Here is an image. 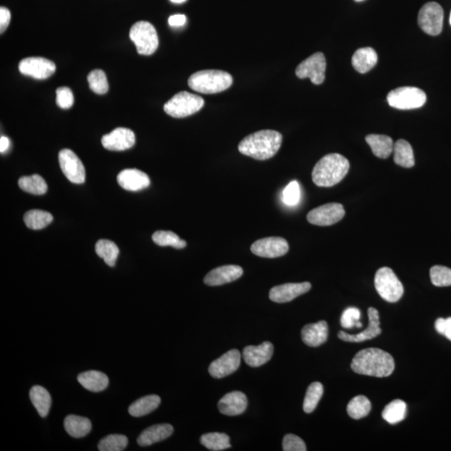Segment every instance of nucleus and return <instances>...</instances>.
Masks as SVG:
<instances>
[{
    "label": "nucleus",
    "instance_id": "nucleus-1",
    "mask_svg": "<svg viewBox=\"0 0 451 451\" xmlns=\"http://www.w3.org/2000/svg\"><path fill=\"white\" fill-rule=\"evenodd\" d=\"M395 367V361L391 355L377 348L359 351L351 363V369L354 372L378 378L391 376Z\"/></svg>",
    "mask_w": 451,
    "mask_h": 451
},
{
    "label": "nucleus",
    "instance_id": "nucleus-2",
    "mask_svg": "<svg viewBox=\"0 0 451 451\" xmlns=\"http://www.w3.org/2000/svg\"><path fill=\"white\" fill-rule=\"evenodd\" d=\"M282 136L273 130H263L251 134L239 145L242 154L258 160L272 158L281 147Z\"/></svg>",
    "mask_w": 451,
    "mask_h": 451
},
{
    "label": "nucleus",
    "instance_id": "nucleus-3",
    "mask_svg": "<svg viewBox=\"0 0 451 451\" xmlns=\"http://www.w3.org/2000/svg\"><path fill=\"white\" fill-rule=\"evenodd\" d=\"M350 162L338 153H331L317 162L312 173L313 182L320 187H331L338 184L349 173Z\"/></svg>",
    "mask_w": 451,
    "mask_h": 451
},
{
    "label": "nucleus",
    "instance_id": "nucleus-4",
    "mask_svg": "<svg viewBox=\"0 0 451 451\" xmlns=\"http://www.w3.org/2000/svg\"><path fill=\"white\" fill-rule=\"evenodd\" d=\"M232 76L223 71L206 70L190 76L191 89L202 94L223 93L232 85Z\"/></svg>",
    "mask_w": 451,
    "mask_h": 451
},
{
    "label": "nucleus",
    "instance_id": "nucleus-5",
    "mask_svg": "<svg viewBox=\"0 0 451 451\" xmlns=\"http://www.w3.org/2000/svg\"><path fill=\"white\" fill-rule=\"evenodd\" d=\"M205 102L199 95L182 91L164 105V110L174 118H184L199 112Z\"/></svg>",
    "mask_w": 451,
    "mask_h": 451
},
{
    "label": "nucleus",
    "instance_id": "nucleus-6",
    "mask_svg": "<svg viewBox=\"0 0 451 451\" xmlns=\"http://www.w3.org/2000/svg\"><path fill=\"white\" fill-rule=\"evenodd\" d=\"M130 38L141 56H151L158 48L159 40L155 27L151 23L139 21L130 30Z\"/></svg>",
    "mask_w": 451,
    "mask_h": 451
},
{
    "label": "nucleus",
    "instance_id": "nucleus-7",
    "mask_svg": "<svg viewBox=\"0 0 451 451\" xmlns=\"http://www.w3.org/2000/svg\"><path fill=\"white\" fill-rule=\"evenodd\" d=\"M374 286L382 299L389 303H396L404 294V287L395 273L389 267H384L377 271Z\"/></svg>",
    "mask_w": 451,
    "mask_h": 451
},
{
    "label": "nucleus",
    "instance_id": "nucleus-8",
    "mask_svg": "<svg viewBox=\"0 0 451 451\" xmlns=\"http://www.w3.org/2000/svg\"><path fill=\"white\" fill-rule=\"evenodd\" d=\"M426 94L419 88L404 86L393 90L387 95L389 105L399 110L417 109L426 104Z\"/></svg>",
    "mask_w": 451,
    "mask_h": 451
},
{
    "label": "nucleus",
    "instance_id": "nucleus-9",
    "mask_svg": "<svg viewBox=\"0 0 451 451\" xmlns=\"http://www.w3.org/2000/svg\"><path fill=\"white\" fill-rule=\"evenodd\" d=\"M444 11L439 3L430 2L420 9L418 24L424 32L432 36H439L442 32Z\"/></svg>",
    "mask_w": 451,
    "mask_h": 451
},
{
    "label": "nucleus",
    "instance_id": "nucleus-10",
    "mask_svg": "<svg viewBox=\"0 0 451 451\" xmlns=\"http://www.w3.org/2000/svg\"><path fill=\"white\" fill-rule=\"evenodd\" d=\"M326 59L323 53L317 52L309 56L296 68L300 79H310L315 85H321L326 80Z\"/></svg>",
    "mask_w": 451,
    "mask_h": 451
},
{
    "label": "nucleus",
    "instance_id": "nucleus-11",
    "mask_svg": "<svg viewBox=\"0 0 451 451\" xmlns=\"http://www.w3.org/2000/svg\"><path fill=\"white\" fill-rule=\"evenodd\" d=\"M59 162L62 173L69 181L75 184L85 182V167L75 152L69 149L61 150L59 153Z\"/></svg>",
    "mask_w": 451,
    "mask_h": 451
},
{
    "label": "nucleus",
    "instance_id": "nucleus-12",
    "mask_svg": "<svg viewBox=\"0 0 451 451\" xmlns=\"http://www.w3.org/2000/svg\"><path fill=\"white\" fill-rule=\"evenodd\" d=\"M345 215V208L339 204H328L313 209L307 216L308 223L326 227L339 223Z\"/></svg>",
    "mask_w": 451,
    "mask_h": 451
},
{
    "label": "nucleus",
    "instance_id": "nucleus-13",
    "mask_svg": "<svg viewBox=\"0 0 451 451\" xmlns=\"http://www.w3.org/2000/svg\"><path fill=\"white\" fill-rule=\"evenodd\" d=\"M21 74L37 80H45L55 74L56 66L51 60L42 57H29L19 64Z\"/></svg>",
    "mask_w": 451,
    "mask_h": 451
},
{
    "label": "nucleus",
    "instance_id": "nucleus-14",
    "mask_svg": "<svg viewBox=\"0 0 451 451\" xmlns=\"http://www.w3.org/2000/svg\"><path fill=\"white\" fill-rule=\"evenodd\" d=\"M289 249L288 242L278 236L259 239L251 246L252 254L266 258L282 257L289 252Z\"/></svg>",
    "mask_w": 451,
    "mask_h": 451
},
{
    "label": "nucleus",
    "instance_id": "nucleus-15",
    "mask_svg": "<svg viewBox=\"0 0 451 451\" xmlns=\"http://www.w3.org/2000/svg\"><path fill=\"white\" fill-rule=\"evenodd\" d=\"M241 364V354L238 350H232L214 361L209 366L211 376L221 378L236 371Z\"/></svg>",
    "mask_w": 451,
    "mask_h": 451
},
{
    "label": "nucleus",
    "instance_id": "nucleus-16",
    "mask_svg": "<svg viewBox=\"0 0 451 451\" xmlns=\"http://www.w3.org/2000/svg\"><path fill=\"white\" fill-rule=\"evenodd\" d=\"M136 143L135 134L132 130L119 127L102 137L101 143L107 150L121 151L132 148Z\"/></svg>",
    "mask_w": 451,
    "mask_h": 451
},
{
    "label": "nucleus",
    "instance_id": "nucleus-17",
    "mask_svg": "<svg viewBox=\"0 0 451 451\" xmlns=\"http://www.w3.org/2000/svg\"><path fill=\"white\" fill-rule=\"evenodd\" d=\"M310 282L301 284H285L275 286L269 292V299L275 303L284 304L295 300L311 289Z\"/></svg>",
    "mask_w": 451,
    "mask_h": 451
},
{
    "label": "nucleus",
    "instance_id": "nucleus-18",
    "mask_svg": "<svg viewBox=\"0 0 451 451\" xmlns=\"http://www.w3.org/2000/svg\"><path fill=\"white\" fill-rule=\"evenodd\" d=\"M369 326L365 330L358 334H349L343 331H340L338 334L339 339L343 341L350 343H361L367 341V340L373 339L378 337L381 334L380 315L376 308H369Z\"/></svg>",
    "mask_w": 451,
    "mask_h": 451
},
{
    "label": "nucleus",
    "instance_id": "nucleus-19",
    "mask_svg": "<svg viewBox=\"0 0 451 451\" xmlns=\"http://www.w3.org/2000/svg\"><path fill=\"white\" fill-rule=\"evenodd\" d=\"M243 274V270L240 266H221L206 274L204 278V284L212 287L221 286L238 280Z\"/></svg>",
    "mask_w": 451,
    "mask_h": 451
},
{
    "label": "nucleus",
    "instance_id": "nucleus-20",
    "mask_svg": "<svg viewBox=\"0 0 451 451\" xmlns=\"http://www.w3.org/2000/svg\"><path fill=\"white\" fill-rule=\"evenodd\" d=\"M117 182L126 191L138 192L147 188L151 184L148 175L137 169H125L117 175Z\"/></svg>",
    "mask_w": 451,
    "mask_h": 451
},
{
    "label": "nucleus",
    "instance_id": "nucleus-21",
    "mask_svg": "<svg viewBox=\"0 0 451 451\" xmlns=\"http://www.w3.org/2000/svg\"><path fill=\"white\" fill-rule=\"evenodd\" d=\"M273 345L265 341L258 346H247L243 350V358L247 365L257 368L265 365L272 358Z\"/></svg>",
    "mask_w": 451,
    "mask_h": 451
},
{
    "label": "nucleus",
    "instance_id": "nucleus-22",
    "mask_svg": "<svg viewBox=\"0 0 451 451\" xmlns=\"http://www.w3.org/2000/svg\"><path fill=\"white\" fill-rule=\"evenodd\" d=\"M247 407V396L243 392L233 391L225 395L219 402L221 414L235 416L242 415Z\"/></svg>",
    "mask_w": 451,
    "mask_h": 451
},
{
    "label": "nucleus",
    "instance_id": "nucleus-23",
    "mask_svg": "<svg viewBox=\"0 0 451 451\" xmlns=\"http://www.w3.org/2000/svg\"><path fill=\"white\" fill-rule=\"evenodd\" d=\"M328 328L326 321L307 324L301 332L302 339L309 347H319L328 339Z\"/></svg>",
    "mask_w": 451,
    "mask_h": 451
},
{
    "label": "nucleus",
    "instance_id": "nucleus-24",
    "mask_svg": "<svg viewBox=\"0 0 451 451\" xmlns=\"http://www.w3.org/2000/svg\"><path fill=\"white\" fill-rule=\"evenodd\" d=\"M173 427L170 424H160L148 427L147 429L141 432L137 443L140 446H149L155 443L164 441L169 438L173 434Z\"/></svg>",
    "mask_w": 451,
    "mask_h": 451
},
{
    "label": "nucleus",
    "instance_id": "nucleus-25",
    "mask_svg": "<svg viewBox=\"0 0 451 451\" xmlns=\"http://www.w3.org/2000/svg\"><path fill=\"white\" fill-rule=\"evenodd\" d=\"M378 56L376 51L370 47L358 49L352 57V64L359 73L365 74L376 66Z\"/></svg>",
    "mask_w": 451,
    "mask_h": 451
},
{
    "label": "nucleus",
    "instance_id": "nucleus-26",
    "mask_svg": "<svg viewBox=\"0 0 451 451\" xmlns=\"http://www.w3.org/2000/svg\"><path fill=\"white\" fill-rule=\"evenodd\" d=\"M78 381L84 388L95 393L104 391L109 385V378L106 374L97 370L80 374Z\"/></svg>",
    "mask_w": 451,
    "mask_h": 451
},
{
    "label": "nucleus",
    "instance_id": "nucleus-27",
    "mask_svg": "<svg viewBox=\"0 0 451 451\" xmlns=\"http://www.w3.org/2000/svg\"><path fill=\"white\" fill-rule=\"evenodd\" d=\"M64 426L67 433L74 438L86 437L93 427L89 419L75 415H68L64 419Z\"/></svg>",
    "mask_w": 451,
    "mask_h": 451
},
{
    "label": "nucleus",
    "instance_id": "nucleus-28",
    "mask_svg": "<svg viewBox=\"0 0 451 451\" xmlns=\"http://www.w3.org/2000/svg\"><path fill=\"white\" fill-rule=\"evenodd\" d=\"M365 141L371 148L374 155L378 158H388L393 151V140L388 136L372 134L367 136Z\"/></svg>",
    "mask_w": 451,
    "mask_h": 451
},
{
    "label": "nucleus",
    "instance_id": "nucleus-29",
    "mask_svg": "<svg viewBox=\"0 0 451 451\" xmlns=\"http://www.w3.org/2000/svg\"><path fill=\"white\" fill-rule=\"evenodd\" d=\"M29 398L41 417H47L51 406V396L47 389L40 385L33 386L29 391Z\"/></svg>",
    "mask_w": 451,
    "mask_h": 451
},
{
    "label": "nucleus",
    "instance_id": "nucleus-30",
    "mask_svg": "<svg viewBox=\"0 0 451 451\" xmlns=\"http://www.w3.org/2000/svg\"><path fill=\"white\" fill-rule=\"evenodd\" d=\"M160 404V398L158 395H150L137 400L130 405L129 414L134 417H141V416L150 414L156 410Z\"/></svg>",
    "mask_w": 451,
    "mask_h": 451
},
{
    "label": "nucleus",
    "instance_id": "nucleus-31",
    "mask_svg": "<svg viewBox=\"0 0 451 451\" xmlns=\"http://www.w3.org/2000/svg\"><path fill=\"white\" fill-rule=\"evenodd\" d=\"M393 160L400 167L411 168L415 166V156L412 147L408 141L400 139L393 144Z\"/></svg>",
    "mask_w": 451,
    "mask_h": 451
},
{
    "label": "nucleus",
    "instance_id": "nucleus-32",
    "mask_svg": "<svg viewBox=\"0 0 451 451\" xmlns=\"http://www.w3.org/2000/svg\"><path fill=\"white\" fill-rule=\"evenodd\" d=\"M407 405L404 401L395 400L386 405L382 417L391 425H395L406 417Z\"/></svg>",
    "mask_w": 451,
    "mask_h": 451
},
{
    "label": "nucleus",
    "instance_id": "nucleus-33",
    "mask_svg": "<svg viewBox=\"0 0 451 451\" xmlns=\"http://www.w3.org/2000/svg\"><path fill=\"white\" fill-rule=\"evenodd\" d=\"M95 252L99 257L104 259L106 265L110 267L116 265L118 256H119V248L112 241L101 239L95 245Z\"/></svg>",
    "mask_w": 451,
    "mask_h": 451
},
{
    "label": "nucleus",
    "instance_id": "nucleus-34",
    "mask_svg": "<svg viewBox=\"0 0 451 451\" xmlns=\"http://www.w3.org/2000/svg\"><path fill=\"white\" fill-rule=\"evenodd\" d=\"M200 441L206 449L212 451L223 450L231 447L230 438L228 435L219 432L202 435Z\"/></svg>",
    "mask_w": 451,
    "mask_h": 451
},
{
    "label": "nucleus",
    "instance_id": "nucleus-35",
    "mask_svg": "<svg viewBox=\"0 0 451 451\" xmlns=\"http://www.w3.org/2000/svg\"><path fill=\"white\" fill-rule=\"evenodd\" d=\"M24 221L29 228L40 230L52 223L53 216L51 213L41 210H32L25 214Z\"/></svg>",
    "mask_w": 451,
    "mask_h": 451
},
{
    "label": "nucleus",
    "instance_id": "nucleus-36",
    "mask_svg": "<svg viewBox=\"0 0 451 451\" xmlns=\"http://www.w3.org/2000/svg\"><path fill=\"white\" fill-rule=\"evenodd\" d=\"M371 411V403L367 397L358 395L350 400L347 406L348 414L352 419H361L366 417Z\"/></svg>",
    "mask_w": 451,
    "mask_h": 451
},
{
    "label": "nucleus",
    "instance_id": "nucleus-37",
    "mask_svg": "<svg viewBox=\"0 0 451 451\" xmlns=\"http://www.w3.org/2000/svg\"><path fill=\"white\" fill-rule=\"evenodd\" d=\"M19 186L25 192L34 195H43L48 189L45 179L36 174L21 178L19 180Z\"/></svg>",
    "mask_w": 451,
    "mask_h": 451
},
{
    "label": "nucleus",
    "instance_id": "nucleus-38",
    "mask_svg": "<svg viewBox=\"0 0 451 451\" xmlns=\"http://www.w3.org/2000/svg\"><path fill=\"white\" fill-rule=\"evenodd\" d=\"M324 395V386L319 382H313L308 386L304 401V411L310 414L315 410Z\"/></svg>",
    "mask_w": 451,
    "mask_h": 451
},
{
    "label": "nucleus",
    "instance_id": "nucleus-39",
    "mask_svg": "<svg viewBox=\"0 0 451 451\" xmlns=\"http://www.w3.org/2000/svg\"><path fill=\"white\" fill-rule=\"evenodd\" d=\"M152 240L156 245L160 247H173L177 249H182L186 246L184 240L179 238L173 232L171 231H158L152 235Z\"/></svg>",
    "mask_w": 451,
    "mask_h": 451
},
{
    "label": "nucleus",
    "instance_id": "nucleus-40",
    "mask_svg": "<svg viewBox=\"0 0 451 451\" xmlns=\"http://www.w3.org/2000/svg\"><path fill=\"white\" fill-rule=\"evenodd\" d=\"M128 445V439L123 435H109L99 442L98 449L101 451H121Z\"/></svg>",
    "mask_w": 451,
    "mask_h": 451
},
{
    "label": "nucleus",
    "instance_id": "nucleus-41",
    "mask_svg": "<svg viewBox=\"0 0 451 451\" xmlns=\"http://www.w3.org/2000/svg\"><path fill=\"white\" fill-rule=\"evenodd\" d=\"M88 82L90 90L98 95H104L109 90L108 80L106 75L101 70H94L88 75Z\"/></svg>",
    "mask_w": 451,
    "mask_h": 451
},
{
    "label": "nucleus",
    "instance_id": "nucleus-42",
    "mask_svg": "<svg viewBox=\"0 0 451 451\" xmlns=\"http://www.w3.org/2000/svg\"><path fill=\"white\" fill-rule=\"evenodd\" d=\"M430 279L437 287L451 286V269L444 266H434L430 269Z\"/></svg>",
    "mask_w": 451,
    "mask_h": 451
},
{
    "label": "nucleus",
    "instance_id": "nucleus-43",
    "mask_svg": "<svg viewBox=\"0 0 451 451\" xmlns=\"http://www.w3.org/2000/svg\"><path fill=\"white\" fill-rule=\"evenodd\" d=\"M361 313L358 308L350 307L343 311L340 319L341 326L345 328H352L357 327L362 328L363 324L361 322Z\"/></svg>",
    "mask_w": 451,
    "mask_h": 451
},
{
    "label": "nucleus",
    "instance_id": "nucleus-44",
    "mask_svg": "<svg viewBox=\"0 0 451 451\" xmlns=\"http://www.w3.org/2000/svg\"><path fill=\"white\" fill-rule=\"evenodd\" d=\"M300 197L301 192L299 182L293 181L285 187L282 201H284L286 205L293 206L299 204Z\"/></svg>",
    "mask_w": 451,
    "mask_h": 451
},
{
    "label": "nucleus",
    "instance_id": "nucleus-45",
    "mask_svg": "<svg viewBox=\"0 0 451 451\" xmlns=\"http://www.w3.org/2000/svg\"><path fill=\"white\" fill-rule=\"evenodd\" d=\"M56 103L61 109H70L74 104V95L70 88L60 87L56 90Z\"/></svg>",
    "mask_w": 451,
    "mask_h": 451
},
{
    "label": "nucleus",
    "instance_id": "nucleus-46",
    "mask_svg": "<svg viewBox=\"0 0 451 451\" xmlns=\"http://www.w3.org/2000/svg\"><path fill=\"white\" fill-rule=\"evenodd\" d=\"M282 450L284 451H306L305 443L300 437L295 435H286L282 441Z\"/></svg>",
    "mask_w": 451,
    "mask_h": 451
},
{
    "label": "nucleus",
    "instance_id": "nucleus-47",
    "mask_svg": "<svg viewBox=\"0 0 451 451\" xmlns=\"http://www.w3.org/2000/svg\"><path fill=\"white\" fill-rule=\"evenodd\" d=\"M435 328L439 334L445 336L451 341V317L447 319L439 318L437 319Z\"/></svg>",
    "mask_w": 451,
    "mask_h": 451
},
{
    "label": "nucleus",
    "instance_id": "nucleus-48",
    "mask_svg": "<svg viewBox=\"0 0 451 451\" xmlns=\"http://www.w3.org/2000/svg\"><path fill=\"white\" fill-rule=\"evenodd\" d=\"M11 20L10 11L5 7L0 8V33L5 32Z\"/></svg>",
    "mask_w": 451,
    "mask_h": 451
},
{
    "label": "nucleus",
    "instance_id": "nucleus-49",
    "mask_svg": "<svg viewBox=\"0 0 451 451\" xmlns=\"http://www.w3.org/2000/svg\"><path fill=\"white\" fill-rule=\"evenodd\" d=\"M186 18L184 14H175L169 18L168 23L173 27H180L186 24Z\"/></svg>",
    "mask_w": 451,
    "mask_h": 451
},
{
    "label": "nucleus",
    "instance_id": "nucleus-50",
    "mask_svg": "<svg viewBox=\"0 0 451 451\" xmlns=\"http://www.w3.org/2000/svg\"><path fill=\"white\" fill-rule=\"evenodd\" d=\"M10 147V140L6 136H1L0 138V151L5 152Z\"/></svg>",
    "mask_w": 451,
    "mask_h": 451
},
{
    "label": "nucleus",
    "instance_id": "nucleus-51",
    "mask_svg": "<svg viewBox=\"0 0 451 451\" xmlns=\"http://www.w3.org/2000/svg\"><path fill=\"white\" fill-rule=\"evenodd\" d=\"M171 2L175 3H182L186 1V0H171Z\"/></svg>",
    "mask_w": 451,
    "mask_h": 451
},
{
    "label": "nucleus",
    "instance_id": "nucleus-52",
    "mask_svg": "<svg viewBox=\"0 0 451 451\" xmlns=\"http://www.w3.org/2000/svg\"><path fill=\"white\" fill-rule=\"evenodd\" d=\"M354 1H356V2H362V1H364V0H354Z\"/></svg>",
    "mask_w": 451,
    "mask_h": 451
},
{
    "label": "nucleus",
    "instance_id": "nucleus-53",
    "mask_svg": "<svg viewBox=\"0 0 451 451\" xmlns=\"http://www.w3.org/2000/svg\"><path fill=\"white\" fill-rule=\"evenodd\" d=\"M450 25H451V14H450Z\"/></svg>",
    "mask_w": 451,
    "mask_h": 451
}]
</instances>
